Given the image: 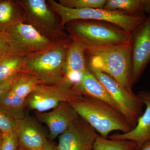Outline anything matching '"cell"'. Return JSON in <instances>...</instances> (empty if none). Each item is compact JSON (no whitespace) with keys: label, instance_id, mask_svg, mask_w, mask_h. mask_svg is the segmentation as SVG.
<instances>
[{"label":"cell","instance_id":"6da1fadb","mask_svg":"<svg viewBox=\"0 0 150 150\" xmlns=\"http://www.w3.org/2000/svg\"><path fill=\"white\" fill-rule=\"evenodd\" d=\"M70 38L86 51L118 44L131 43L132 33L105 22L76 20L66 23Z\"/></svg>","mask_w":150,"mask_h":150},{"label":"cell","instance_id":"7a4b0ae2","mask_svg":"<svg viewBox=\"0 0 150 150\" xmlns=\"http://www.w3.org/2000/svg\"><path fill=\"white\" fill-rule=\"evenodd\" d=\"M131 43L86 51L88 68L108 75L128 91L133 92Z\"/></svg>","mask_w":150,"mask_h":150},{"label":"cell","instance_id":"3957f363","mask_svg":"<svg viewBox=\"0 0 150 150\" xmlns=\"http://www.w3.org/2000/svg\"><path fill=\"white\" fill-rule=\"evenodd\" d=\"M71 41L69 38L55 43L46 50L27 56L22 73L35 76L42 84H73L66 77L64 71L67 51Z\"/></svg>","mask_w":150,"mask_h":150},{"label":"cell","instance_id":"277c9868","mask_svg":"<svg viewBox=\"0 0 150 150\" xmlns=\"http://www.w3.org/2000/svg\"><path fill=\"white\" fill-rule=\"evenodd\" d=\"M69 103L103 138L112 131L126 133L133 129L120 111L102 100L83 96L82 99Z\"/></svg>","mask_w":150,"mask_h":150},{"label":"cell","instance_id":"5b68a950","mask_svg":"<svg viewBox=\"0 0 150 150\" xmlns=\"http://www.w3.org/2000/svg\"><path fill=\"white\" fill-rule=\"evenodd\" d=\"M51 10L60 17V25L65 29L69 22L76 20H91L109 23L132 33L141 25L146 17L130 16L118 11L104 8L76 9L62 6L54 0L47 1Z\"/></svg>","mask_w":150,"mask_h":150},{"label":"cell","instance_id":"8992f818","mask_svg":"<svg viewBox=\"0 0 150 150\" xmlns=\"http://www.w3.org/2000/svg\"><path fill=\"white\" fill-rule=\"evenodd\" d=\"M23 13L24 22L32 25L40 34L55 43L69 39L56 14L46 0H17Z\"/></svg>","mask_w":150,"mask_h":150},{"label":"cell","instance_id":"52a82bcc","mask_svg":"<svg viewBox=\"0 0 150 150\" xmlns=\"http://www.w3.org/2000/svg\"><path fill=\"white\" fill-rule=\"evenodd\" d=\"M83 96L72 83L47 85L40 84L25 99L29 109L43 112L52 110L61 103L81 100Z\"/></svg>","mask_w":150,"mask_h":150},{"label":"cell","instance_id":"ba28073f","mask_svg":"<svg viewBox=\"0 0 150 150\" xmlns=\"http://www.w3.org/2000/svg\"><path fill=\"white\" fill-rule=\"evenodd\" d=\"M6 32L13 56L26 57L46 50L57 43L42 35L23 21L15 23Z\"/></svg>","mask_w":150,"mask_h":150},{"label":"cell","instance_id":"9c48e42d","mask_svg":"<svg viewBox=\"0 0 150 150\" xmlns=\"http://www.w3.org/2000/svg\"><path fill=\"white\" fill-rule=\"evenodd\" d=\"M88 68L101 83L118 105L119 110L134 129L143 114L144 105L138 94L128 91L108 75Z\"/></svg>","mask_w":150,"mask_h":150},{"label":"cell","instance_id":"30bf717a","mask_svg":"<svg viewBox=\"0 0 150 150\" xmlns=\"http://www.w3.org/2000/svg\"><path fill=\"white\" fill-rule=\"evenodd\" d=\"M131 44L134 84L150 62V13L132 33Z\"/></svg>","mask_w":150,"mask_h":150},{"label":"cell","instance_id":"8fae6325","mask_svg":"<svg viewBox=\"0 0 150 150\" xmlns=\"http://www.w3.org/2000/svg\"><path fill=\"white\" fill-rule=\"evenodd\" d=\"M98 134L86 121L79 117L59 137L58 150H93Z\"/></svg>","mask_w":150,"mask_h":150},{"label":"cell","instance_id":"7c38bea8","mask_svg":"<svg viewBox=\"0 0 150 150\" xmlns=\"http://www.w3.org/2000/svg\"><path fill=\"white\" fill-rule=\"evenodd\" d=\"M35 114L38 121L48 126L51 140L67 131L79 117L69 103L66 102L61 103L49 112H36Z\"/></svg>","mask_w":150,"mask_h":150},{"label":"cell","instance_id":"4fadbf2b","mask_svg":"<svg viewBox=\"0 0 150 150\" xmlns=\"http://www.w3.org/2000/svg\"><path fill=\"white\" fill-rule=\"evenodd\" d=\"M138 95L146 108L139 118L137 126L127 133L115 134L108 137L110 139L133 141L137 144V150L150 142V91H143Z\"/></svg>","mask_w":150,"mask_h":150},{"label":"cell","instance_id":"5bb4252c","mask_svg":"<svg viewBox=\"0 0 150 150\" xmlns=\"http://www.w3.org/2000/svg\"><path fill=\"white\" fill-rule=\"evenodd\" d=\"M18 146L31 150H42L47 141L46 133L36 120L25 115L17 120Z\"/></svg>","mask_w":150,"mask_h":150},{"label":"cell","instance_id":"9a60e30c","mask_svg":"<svg viewBox=\"0 0 150 150\" xmlns=\"http://www.w3.org/2000/svg\"><path fill=\"white\" fill-rule=\"evenodd\" d=\"M74 87L83 96L91 97L102 100L120 111L118 105L102 83L88 67L81 75L80 81L74 85Z\"/></svg>","mask_w":150,"mask_h":150},{"label":"cell","instance_id":"2e32d148","mask_svg":"<svg viewBox=\"0 0 150 150\" xmlns=\"http://www.w3.org/2000/svg\"><path fill=\"white\" fill-rule=\"evenodd\" d=\"M87 69L85 50L78 43L72 40L67 51L64 71L66 77L70 78L76 74L82 75Z\"/></svg>","mask_w":150,"mask_h":150},{"label":"cell","instance_id":"e0dca14e","mask_svg":"<svg viewBox=\"0 0 150 150\" xmlns=\"http://www.w3.org/2000/svg\"><path fill=\"white\" fill-rule=\"evenodd\" d=\"M103 8L120 11L130 16H145L150 13V0H107Z\"/></svg>","mask_w":150,"mask_h":150},{"label":"cell","instance_id":"ac0fdd59","mask_svg":"<svg viewBox=\"0 0 150 150\" xmlns=\"http://www.w3.org/2000/svg\"><path fill=\"white\" fill-rule=\"evenodd\" d=\"M23 21V13L17 0H0V32H6L15 23Z\"/></svg>","mask_w":150,"mask_h":150},{"label":"cell","instance_id":"d6986e66","mask_svg":"<svg viewBox=\"0 0 150 150\" xmlns=\"http://www.w3.org/2000/svg\"><path fill=\"white\" fill-rule=\"evenodd\" d=\"M10 90L0 98V110L15 120H20L25 116V99L17 96Z\"/></svg>","mask_w":150,"mask_h":150},{"label":"cell","instance_id":"ffe728a7","mask_svg":"<svg viewBox=\"0 0 150 150\" xmlns=\"http://www.w3.org/2000/svg\"><path fill=\"white\" fill-rule=\"evenodd\" d=\"M26 57L5 55L0 56V85L22 73Z\"/></svg>","mask_w":150,"mask_h":150},{"label":"cell","instance_id":"44dd1931","mask_svg":"<svg viewBox=\"0 0 150 150\" xmlns=\"http://www.w3.org/2000/svg\"><path fill=\"white\" fill-rule=\"evenodd\" d=\"M40 84L42 83L35 76L28 73H21L17 76L10 91L25 99Z\"/></svg>","mask_w":150,"mask_h":150},{"label":"cell","instance_id":"7402d4cb","mask_svg":"<svg viewBox=\"0 0 150 150\" xmlns=\"http://www.w3.org/2000/svg\"><path fill=\"white\" fill-rule=\"evenodd\" d=\"M93 150H137L136 143L128 140H112L98 135Z\"/></svg>","mask_w":150,"mask_h":150},{"label":"cell","instance_id":"603a6c76","mask_svg":"<svg viewBox=\"0 0 150 150\" xmlns=\"http://www.w3.org/2000/svg\"><path fill=\"white\" fill-rule=\"evenodd\" d=\"M60 4L76 9L103 8L107 0H59Z\"/></svg>","mask_w":150,"mask_h":150},{"label":"cell","instance_id":"cb8c5ba5","mask_svg":"<svg viewBox=\"0 0 150 150\" xmlns=\"http://www.w3.org/2000/svg\"><path fill=\"white\" fill-rule=\"evenodd\" d=\"M17 120L0 110V132L2 135L9 134L15 131Z\"/></svg>","mask_w":150,"mask_h":150},{"label":"cell","instance_id":"d4e9b609","mask_svg":"<svg viewBox=\"0 0 150 150\" xmlns=\"http://www.w3.org/2000/svg\"><path fill=\"white\" fill-rule=\"evenodd\" d=\"M18 146V137L16 129L9 134L2 135L0 150H16Z\"/></svg>","mask_w":150,"mask_h":150},{"label":"cell","instance_id":"484cf974","mask_svg":"<svg viewBox=\"0 0 150 150\" xmlns=\"http://www.w3.org/2000/svg\"><path fill=\"white\" fill-rule=\"evenodd\" d=\"M5 55H12L11 49L7 33L0 32V56Z\"/></svg>","mask_w":150,"mask_h":150},{"label":"cell","instance_id":"4316f807","mask_svg":"<svg viewBox=\"0 0 150 150\" xmlns=\"http://www.w3.org/2000/svg\"><path fill=\"white\" fill-rule=\"evenodd\" d=\"M17 75L15 76L14 77L12 78L11 79H10L9 80L6 81L4 83L0 85V98L4 95L6 93L8 92L11 89L12 86L16 79Z\"/></svg>","mask_w":150,"mask_h":150},{"label":"cell","instance_id":"83f0119b","mask_svg":"<svg viewBox=\"0 0 150 150\" xmlns=\"http://www.w3.org/2000/svg\"><path fill=\"white\" fill-rule=\"evenodd\" d=\"M42 150H58L56 149L53 145L50 143L48 140H47L43 146Z\"/></svg>","mask_w":150,"mask_h":150},{"label":"cell","instance_id":"f1b7e54d","mask_svg":"<svg viewBox=\"0 0 150 150\" xmlns=\"http://www.w3.org/2000/svg\"><path fill=\"white\" fill-rule=\"evenodd\" d=\"M139 150H150V142L147 143L142 149Z\"/></svg>","mask_w":150,"mask_h":150},{"label":"cell","instance_id":"f546056e","mask_svg":"<svg viewBox=\"0 0 150 150\" xmlns=\"http://www.w3.org/2000/svg\"><path fill=\"white\" fill-rule=\"evenodd\" d=\"M18 150H31L28 149H26V148L21 147L19 146V148Z\"/></svg>","mask_w":150,"mask_h":150},{"label":"cell","instance_id":"4dcf8cb0","mask_svg":"<svg viewBox=\"0 0 150 150\" xmlns=\"http://www.w3.org/2000/svg\"><path fill=\"white\" fill-rule=\"evenodd\" d=\"M2 138V135L1 133L0 132V144H1V141Z\"/></svg>","mask_w":150,"mask_h":150},{"label":"cell","instance_id":"1f68e13d","mask_svg":"<svg viewBox=\"0 0 150 150\" xmlns=\"http://www.w3.org/2000/svg\"></svg>","mask_w":150,"mask_h":150}]
</instances>
